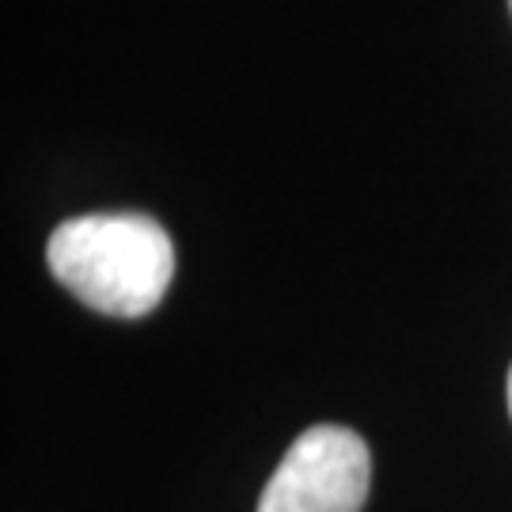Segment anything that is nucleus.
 Listing matches in <instances>:
<instances>
[{
  "instance_id": "obj_1",
  "label": "nucleus",
  "mask_w": 512,
  "mask_h": 512,
  "mask_svg": "<svg viewBox=\"0 0 512 512\" xmlns=\"http://www.w3.org/2000/svg\"><path fill=\"white\" fill-rule=\"evenodd\" d=\"M54 277L88 308L137 319L171 289L175 247L145 213H88L57 224L46 243Z\"/></svg>"
},
{
  "instance_id": "obj_2",
  "label": "nucleus",
  "mask_w": 512,
  "mask_h": 512,
  "mask_svg": "<svg viewBox=\"0 0 512 512\" xmlns=\"http://www.w3.org/2000/svg\"><path fill=\"white\" fill-rule=\"evenodd\" d=\"M372 482V452L346 425H311L289 444L258 512H361Z\"/></svg>"
},
{
  "instance_id": "obj_3",
  "label": "nucleus",
  "mask_w": 512,
  "mask_h": 512,
  "mask_svg": "<svg viewBox=\"0 0 512 512\" xmlns=\"http://www.w3.org/2000/svg\"><path fill=\"white\" fill-rule=\"evenodd\" d=\"M509 414H512V368H509Z\"/></svg>"
},
{
  "instance_id": "obj_4",
  "label": "nucleus",
  "mask_w": 512,
  "mask_h": 512,
  "mask_svg": "<svg viewBox=\"0 0 512 512\" xmlns=\"http://www.w3.org/2000/svg\"><path fill=\"white\" fill-rule=\"evenodd\" d=\"M509 4H512V0H509Z\"/></svg>"
}]
</instances>
